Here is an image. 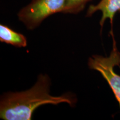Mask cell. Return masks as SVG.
<instances>
[{
	"label": "cell",
	"instance_id": "cell-4",
	"mask_svg": "<svg viewBox=\"0 0 120 120\" xmlns=\"http://www.w3.org/2000/svg\"><path fill=\"white\" fill-rule=\"evenodd\" d=\"M101 11L102 17L100 21V26L102 27L105 21L109 19L112 25L113 19L117 12L120 11V0H101L96 5H90L86 13L87 17H90L97 11Z\"/></svg>",
	"mask_w": 120,
	"mask_h": 120
},
{
	"label": "cell",
	"instance_id": "cell-2",
	"mask_svg": "<svg viewBox=\"0 0 120 120\" xmlns=\"http://www.w3.org/2000/svg\"><path fill=\"white\" fill-rule=\"evenodd\" d=\"M67 0H32L18 13L19 20L29 30L35 29L46 18L63 12Z\"/></svg>",
	"mask_w": 120,
	"mask_h": 120
},
{
	"label": "cell",
	"instance_id": "cell-5",
	"mask_svg": "<svg viewBox=\"0 0 120 120\" xmlns=\"http://www.w3.org/2000/svg\"><path fill=\"white\" fill-rule=\"evenodd\" d=\"M0 41L16 47H26L27 45L26 37L6 25H0Z\"/></svg>",
	"mask_w": 120,
	"mask_h": 120
},
{
	"label": "cell",
	"instance_id": "cell-1",
	"mask_svg": "<svg viewBox=\"0 0 120 120\" xmlns=\"http://www.w3.org/2000/svg\"><path fill=\"white\" fill-rule=\"evenodd\" d=\"M51 79L47 74H40L35 84L29 90L8 92L1 96L0 118L4 120H30L36 109L42 105L67 103L75 106L77 98L70 92L60 96L50 94Z\"/></svg>",
	"mask_w": 120,
	"mask_h": 120
},
{
	"label": "cell",
	"instance_id": "cell-3",
	"mask_svg": "<svg viewBox=\"0 0 120 120\" xmlns=\"http://www.w3.org/2000/svg\"><path fill=\"white\" fill-rule=\"evenodd\" d=\"M113 47L108 57L93 55L88 60V66L91 70H96L101 73L112 90L120 108V76L114 70L115 66H120V52L117 49L113 38Z\"/></svg>",
	"mask_w": 120,
	"mask_h": 120
},
{
	"label": "cell",
	"instance_id": "cell-6",
	"mask_svg": "<svg viewBox=\"0 0 120 120\" xmlns=\"http://www.w3.org/2000/svg\"><path fill=\"white\" fill-rule=\"evenodd\" d=\"M91 0H67L63 12L69 14H77L85 8L86 4Z\"/></svg>",
	"mask_w": 120,
	"mask_h": 120
}]
</instances>
